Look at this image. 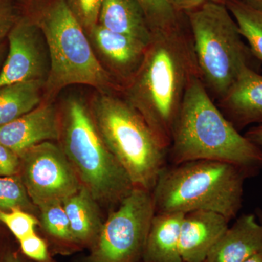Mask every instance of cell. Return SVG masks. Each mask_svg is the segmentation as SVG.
Segmentation results:
<instances>
[{
    "mask_svg": "<svg viewBox=\"0 0 262 262\" xmlns=\"http://www.w3.org/2000/svg\"><path fill=\"white\" fill-rule=\"evenodd\" d=\"M200 76L189 26L152 33L140 68L121 96L140 113L165 147L186 91Z\"/></svg>",
    "mask_w": 262,
    "mask_h": 262,
    "instance_id": "cell-1",
    "label": "cell"
},
{
    "mask_svg": "<svg viewBox=\"0 0 262 262\" xmlns=\"http://www.w3.org/2000/svg\"><path fill=\"white\" fill-rule=\"evenodd\" d=\"M21 14L42 30L51 58L42 103L54 102L73 84L121 94L122 86L98 60L89 38L65 0H16Z\"/></svg>",
    "mask_w": 262,
    "mask_h": 262,
    "instance_id": "cell-2",
    "label": "cell"
},
{
    "mask_svg": "<svg viewBox=\"0 0 262 262\" xmlns=\"http://www.w3.org/2000/svg\"><path fill=\"white\" fill-rule=\"evenodd\" d=\"M173 164L212 160L232 164L251 176L262 169V149L227 120L196 76L186 91L168 149Z\"/></svg>",
    "mask_w": 262,
    "mask_h": 262,
    "instance_id": "cell-3",
    "label": "cell"
},
{
    "mask_svg": "<svg viewBox=\"0 0 262 262\" xmlns=\"http://www.w3.org/2000/svg\"><path fill=\"white\" fill-rule=\"evenodd\" d=\"M251 177L238 166L212 160L165 166L152 191L156 213L209 211L231 221L242 207L245 180Z\"/></svg>",
    "mask_w": 262,
    "mask_h": 262,
    "instance_id": "cell-4",
    "label": "cell"
},
{
    "mask_svg": "<svg viewBox=\"0 0 262 262\" xmlns=\"http://www.w3.org/2000/svg\"><path fill=\"white\" fill-rule=\"evenodd\" d=\"M90 108L103 141L134 187L152 192L166 166L168 148L120 94L97 91Z\"/></svg>",
    "mask_w": 262,
    "mask_h": 262,
    "instance_id": "cell-5",
    "label": "cell"
},
{
    "mask_svg": "<svg viewBox=\"0 0 262 262\" xmlns=\"http://www.w3.org/2000/svg\"><path fill=\"white\" fill-rule=\"evenodd\" d=\"M59 112V145L81 184L96 201L118 206L135 187L103 141L90 106L72 95Z\"/></svg>",
    "mask_w": 262,
    "mask_h": 262,
    "instance_id": "cell-6",
    "label": "cell"
},
{
    "mask_svg": "<svg viewBox=\"0 0 262 262\" xmlns=\"http://www.w3.org/2000/svg\"><path fill=\"white\" fill-rule=\"evenodd\" d=\"M184 14L200 77L212 99L218 101L225 96L243 69L248 67L256 70L255 61L257 59L245 43L225 5L207 1Z\"/></svg>",
    "mask_w": 262,
    "mask_h": 262,
    "instance_id": "cell-7",
    "label": "cell"
},
{
    "mask_svg": "<svg viewBox=\"0 0 262 262\" xmlns=\"http://www.w3.org/2000/svg\"><path fill=\"white\" fill-rule=\"evenodd\" d=\"M152 192L135 187L103 224L84 262H141L151 220Z\"/></svg>",
    "mask_w": 262,
    "mask_h": 262,
    "instance_id": "cell-8",
    "label": "cell"
},
{
    "mask_svg": "<svg viewBox=\"0 0 262 262\" xmlns=\"http://www.w3.org/2000/svg\"><path fill=\"white\" fill-rule=\"evenodd\" d=\"M18 156L19 177L37 208L54 202L63 203L82 187L61 146L53 141L32 146Z\"/></svg>",
    "mask_w": 262,
    "mask_h": 262,
    "instance_id": "cell-9",
    "label": "cell"
},
{
    "mask_svg": "<svg viewBox=\"0 0 262 262\" xmlns=\"http://www.w3.org/2000/svg\"><path fill=\"white\" fill-rule=\"evenodd\" d=\"M7 39L8 50L0 72V87L27 81L46 82L51 58L42 30L21 14Z\"/></svg>",
    "mask_w": 262,
    "mask_h": 262,
    "instance_id": "cell-10",
    "label": "cell"
},
{
    "mask_svg": "<svg viewBox=\"0 0 262 262\" xmlns=\"http://www.w3.org/2000/svg\"><path fill=\"white\" fill-rule=\"evenodd\" d=\"M91 46L99 54V61L122 89L140 68L148 46L130 36L112 32L99 24L87 34Z\"/></svg>",
    "mask_w": 262,
    "mask_h": 262,
    "instance_id": "cell-11",
    "label": "cell"
},
{
    "mask_svg": "<svg viewBox=\"0 0 262 262\" xmlns=\"http://www.w3.org/2000/svg\"><path fill=\"white\" fill-rule=\"evenodd\" d=\"M60 112L54 102L42 103L23 116L0 127V144L17 154L46 141H58Z\"/></svg>",
    "mask_w": 262,
    "mask_h": 262,
    "instance_id": "cell-12",
    "label": "cell"
},
{
    "mask_svg": "<svg viewBox=\"0 0 262 262\" xmlns=\"http://www.w3.org/2000/svg\"><path fill=\"white\" fill-rule=\"evenodd\" d=\"M216 105L238 130L251 124H262V75L245 67Z\"/></svg>",
    "mask_w": 262,
    "mask_h": 262,
    "instance_id": "cell-13",
    "label": "cell"
},
{
    "mask_svg": "<svg viewBox=\"0 0 262 262\" xmlns=\"http://www.w3.org/2000/svg\"><path fill=\"white\" fill-rule=\"evenodd\" d=\"M229 221L213 211L185 213L181 226L179 253L184 262H205L208 253L229 227Z\"/></svg>",
    "mask_w": 262,
    "mask_h": 262,
    "instance_id": "cell-14",
    "label": "cell"
},
{
    "mask_svg": "<svg viewBox=\"0 0 262 262\" xmlns=\"http://www.w3.org/2000/svg\"><path fill=\"white\" fill-rule=\"evenodd\" d=\"M262 251V225L253 214L239 216L221 236L205 262H244Z\"/></svg>",
    "mask_w": 262,
    "mask_h": 262,
    "instance_id": "cell-15",
    "label": "cell"
},
{
    "mask_svg": "<svg viewBox=\"0 0 262 262\" xmlns=\"http://www.w3.org/2000/svg\"><path fill=\"white\" fill-rule=\"evenodd\" d=\"M98 24L112 32L130 36L149 45L152 38L145 13L138 0H105Z\"/></svg>",
    "mask_w": 262,
    "mask_h": 262,
    "instance_id": "cell-16",
    "label": "cell"
},
{
    "mask_svg": "<svg viewBox=\"0 0 262 262\" xmlns=\"http://www.w3.org/2000/svg\"><path fill=\"white\" fill-rule=\"evenodd\" d=\"M184 215L182 213H155L141 262H183L179 238Z\"/></svg>",
    "mask_w": 262,
    "mask_h": 262,
    "instance_id": "cell-17",
    "label": "cell"
},
{
    "mask_svg": "<svg viewBox=\"0 0 262 262\" xmlns=\"http://www.w3.org/2000/svg\"><path fill=\"white\" fill-rule=\"evenodd\" d=\"M70 223L72 237L77 247L89 249L96 242L102 228L97 201L85 187L80 189L63 202Z\"/></svg>",
    "mask_w": 262,
    "mask_h": 262,
    "instance_id": "cell-18",
    "label": "cell"
},
{
    "mask_svg": "<svg viewBox=\"0 0 262 262\" xmlns=\"http://www.w3.org/2000/svg\"><path fill=\"white\" fill-rule=\"evenodd\" d=\"M42 81H27L0 87V127L32 111L43 101Z\"/></svg>",
    "mask_w": 262,
    "mask_h": 262,
    "instance_id": "cell-19",
    "label": "cell"
},
{
    "mask_svg": "<svg viewBox=\"0 0 262 262\" xmlns=\"http://www.w3.org/2000/svg\"><path fill=\"white\" fill-rule=\"evenodd\" d=\"M225 6L233 17L241 36L258 61L262 63V10L241 0H227Z\"/></svg>",
    "mask_w": 262,
    "mask_h": 262,
    "instance_id": "cell-20",
    "label": "cell"
},
{
    "mask_svg": "<svg viewBox=\"0 0 262 262\" xmlns=\"http://www.w3.org/2000/svg\"><path fill=\"white\" fill-rule=\"evenodd\" d=\"M43 229L57 246L63 248H78L71 232L70 223L63 203L54 202L39 207Z\"/></svg>",
    "mask_w": 262,
    "mask_h": 262,
    "instance_id": "cell-21",
    "label": "cell"
},
{
    "mask_svg": "<svg viewBox=\"0 0 262 262\" xmlns=\"http://www.w3.org/2000/svg\"><path fill=\"white\" fill-rule=\"evenodd\" d=\"M145 13L151 32L175 28L184 22L183 14L171 0H138Z\"/></svg>",
    "mask_w": 262,
    "mask_h": 262,
    "instance_id": "cell-22",
    "label": "cell"
},
{
    "mask_svg": "<svg viewBox=\"0 0 262 262\" xmlns=\"http://www.w3.org/2000/svg\"><path fill=\"white\" fill-rule=\"evenodd\" d=\"M34 206L19 175L0 177V211L20 208L31 213Z\"/></svg>",
    "mask_w": 262,
    "mask_h": 262,
    "instance_id": "cell-23",
    "label": "cell"
},
{
    "mask_svg": "<svg viewBox=\"0 0 262 262\" xmlns=\"http://www.w3.org/2000/svg\"><path fill=\"white\" fill-rule=\"evenodd\" d=\"M0 222L8 229L18 242L36 233V227L39 224L32 213L20 208L0 211Z\"/></svg>",
    "mask_w": 262,
    "mask_h": 262,
    "instance_id": "cell-24",
    "label": "cell"
},
{
    "mask_svg": "<svg viewBox=\"0 0 262 262\" xmlns=\"http://www.w3.org/2000/svg\"><path fill=\"white\" fill-rule=\"evenodd\" d=\"M69 8L88 34L97 25L100 10L105 0H65Z\"/></svg>",
    "mask_w": 262,
    "mask_h": 262,
    "instance_id": "cell-25",
    "label": "cell"
},
{
    "mask_svg": "<svg viewBox=\"0 0 262 262\" xmlns=\"http://www.w3.org/2000/svg\"><path fill=\"white\" fill-rule=\"evenodd\" d=\"M19 249L26 257L34 262H55L47 243L34 233L18 241Z\"/></svg>",
    "mask_w": 262,
    "mask_h": 262,
    "instance_id": "cell-26",
    "label": "cell"
},
{
    "mask_svg": "<svg viewBox=\"0 0 262 262\" xmlns=\"http://www.w3.org/2000/svg\"><path fill=\"white\" fill-rule=\"evenodd\" d=\"M20 16L21 12L16 2L0 5V41L6 39Z\"/></svg>",
    "mask_w": 262,
    "mask_h": 262,
    "instance_id": "cell-27",
    "label": "cell"
},
{
    "mask_svg": "<svg viewBox=\"0 0 262 262\" xmlns=\"http://www.w3.org/2000/svg\"><path fill=\"white\" fill-rule=\"evenodd\" d=\"M19 169L18 155L0 144V177L18 175Z\"/></svg>",
    "mask_w": 262,
    "mask_h": 262,
    "instance_id": "cell-28",
    "label": "cell"
},
{
    "mask_svg": "<svg viewBox=\"0 0 262 262\" xmlns=\"http://www.w3.org/2000/svg\"><path fill=\"white\" fill-rule=\"evenodd\" d=\"M0 262H34L29 259L19 250L10 246H0Z\"/></svg>",
    "mask_w": 262,
    "mask_h": 262,
    "instance_id": "cell-29",
    "label": "cell"
},
{
    "mask_svg": "<svg viewBox=\"0 0 262 262\" xmlns=\"http://www.w3.org/2000/svg\"><path fill=\"white\" fill-rule=\"evenodd\" d=\"M175 8L182 13H188L199 8L207 0H171Z\"/></svg>",
    "mask_w": 262,
    "mask_h": 262,
    "instance_id": "cell-30",
    "label": "cell"
},
{
    "mask_svg": "<svg viewBox=\"0 0 262 262\" xmlns=\"http://www.w3.org/2000/svg\"><path fill=\"white\" fill-rule=\"evenodd\" d=\"M244 135L251 142L262 149V124L248 129Z\"/></svg>",
    "mask_w": 262,
    "mask_h": 262,
    "instance_id": "cell-31",
    "label": "cell"
},
{
    "mask_svg": "<svg viewBox=\"0 0 262 262\" xmlns=\"http://www.w3.org/2000/svg\"><path fill=\"white\" fill-rule=\"evenodd\" d=\"M8 42L6 38V39L0 41V72H1L3 64H4L7 53H8Z\"/></svg>",
    "mask_w": 262,
    "mask_h": 262,
    "instance_id": "cell-32",
    "label": "cell"
},
{
    "mask_svg": "<svg viewBox=\"0 0 262 262\" xmlns=\"http://www.w3.org/2000/svg\"><path fill=\"white\" fill-rule=\"evenodd\" d=\"M241 1L253 8L262 10V0H241Z\"/></svg>",
    "mask_w": 262,
    "mask_h": 262,
    "instance_id": "cell-33",
    "label": "cell"
},
{
    "mask_svg": "<svg viewBox=\"0 0 262 262\" xmlns=\"http://www.w3.org/2000/svg\"><path fill=\"white\" fill-rule=\"evenodd\" d=\"M244 262H262V251L253 255Z\"/></svg>",
    "mask_w": 262,
    "mask_h": 262,
    "instance_id": "cell-34",
    "label": "cell"
},
{
    "mask_svg": "<svg viewBox=\"0 0 262 262\" xmlns=\"http://www.w3.org/2000/svg\"><path fill=\"white\" fill-rule=\"evenodd\" d=\"M207 1L211 2V3H217V4L225 5L227 0H207Z\"/></svg>",
    "mask_w": 262,
    "mask_h": 262,
    "instance_id": "cell-35",
    "label": "cell"
},
{
    "mask_svg": "<svg viewBox=\"0 0 262 262\" xmlns=\"http://www.w3.org/2000/svg\"><path fill=\"white\" fill-rule=\"evenodd\" d=\"M16 0H0V5L9 4V3H15Z\"/></svg>",
    "mask_w": 262,
    "mask_h": 262,
    "instance_id": "cell-36",
    "label": "cell"
},
{
    "mask_svg": "<svg viewBox=\"0 0 262 262\" xmlns=\"http://www.w3.org/2000/svg\"><path fill=\"white\" fill-rule=\"evenodd\" d=\"M257 213L258 222H259L260 224L262 225V211H261V210H258L257 213Z\"/></svg>",
    "mask_w": 262,
    "mask_h": 262,
    "instance_id": "cell-37",
    "label": "cell"
},
{
    "mask_svg": "<svg viewBox=\"0 0 262 262\" xmlns=\"http://www.w3.org/2000/svg\"><path fill=\"white\" fill-rule=\"evenodd\" d=\"M183 262H184V261H183Z\"/></svg>",
    "mask_w": 262,
    "mask_h": 262,
    "instance_id": "cell-38",
    "label": "cell"
}]
</instances>
